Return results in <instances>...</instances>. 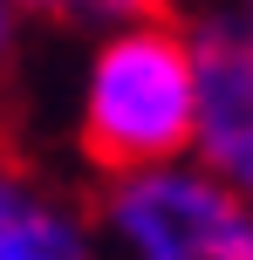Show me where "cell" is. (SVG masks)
<instances>
[{"label": "cell", "instance_id": "5", "mask_svg": "<svg viewBox=\"0 0 253 260\" xmlns=\"http://www.w3.org/2000/svg\"><path fill=\"white\" fill-rule=\"evenodd\" d=\"M164 7V0H21L27 27H68V35H89V27H110L123 14Z\"/></svg>", "mask_w": 253, "mask_h": 260}, {"label": "cell", "instance_id": "6", "mask_svg": "<svg viewBox=\"0 0 253 260\" xmlns=\"http://www.w3.org/2000/svg\"><path fill=\"white\" fill-rule=\"evenodd\" d=\"M21 48H27V14L21 0H0V82L21 69Z\"/></svg>", "mask_w": 253, "mask_h": 260}, {"label": "cell", "instance_id": "2", "mask_svg": "<svg viewBox=\"0 0 253 260\" xmlns=\"http://www.w3.org/2000/svg\"><path fill=\"white\" fill-rule=\"evenodd\" d=\"M103 260H253V199L205 178L192 157L96 185Z\"/></svg>", "mask_w": 253, "mask_h": 260}, {"label": "cell", "instance_id": "3", "mask_svg": "<svg viewBox=\"0 0 253 260\" xmlns=\"http://www.w3.org/2000/svg\"><path fill=\"white\" fill-rule=\"evenodd\" d=\"M192 165L253 199V27L226 7L192 14Z\"/></svg>", "mask_w": 253, "mask_h": 260}, {"label": "cell", "instance_id": "4", "mask_svg": "<svg viewBox=\"0 0 253 260\" xmlns=\"http://www.w3.org/2000/svg\"><path fill=\"white\" fill-rule=\"evenodd\" d=\"M0 260H103L96 199L41 157L0 151Z\"/></svg>", "mask_w": 253, "mask_h": 260}, {"label": "cell", "instance_id": "7", "mask_svg": "<svg viewBox=\"0 0 253 260\" xmlns=\"http://www.w3.org/2000/svg\"><path fill=\"white\" fill-rule=\"evenodd\" d=\"M219 7H226V14H240V21L253 27V0H219Z\"/></svg>", "mask_w": 253, "mask_h": 260}, {"label": "cell", "instance_id": "1", "mask_svg": "<svg viewBox=\"0 0 253 260\" xmlns=\"http://www.w3.org/2000/svg\"><path fill=\"white\" fill-rule=\"evenodd\" d=\"M68 144L103 178L192 151V27L171 7L89 27L68 76Z\"/></svg>", "mask_w": 253, "mask_h": 260}]
</instances>
